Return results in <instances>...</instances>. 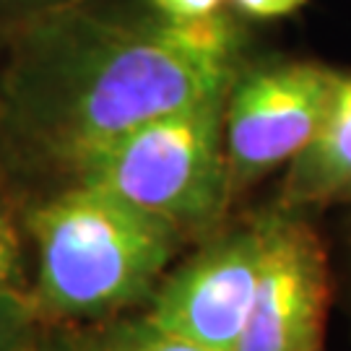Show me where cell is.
Segmentation results:
<instances>
[{
	"label": "cell",
	"instance_id": "cell-5",
	"mask_svg": "<svg viewBox=\"0 0 351 351\" xmlns=\"http://www.w3.org/2000/svg\"><path fill=\"white\" fill-rule=\"evenodd\" d=\"M263 247L261 213L219 229L169 268L141 315L201 351H237L250 320Z\"/></svg>",
	"mask_w": 351,
	"mask_h": 351
},
{
	"label": "cell",
	"instance_id": "cell-15",
	"mask_svg": "<svg viewBox=\"0 0 351 351\" xmlns=\"http://www.w3.org/2000/svg\"><path fill=\"white\" fill-rule=\"evenodd\" d=\"M11 26H13V21H8V19H0V55H3L5 45H8V37H11Z\"/></svg>",
	"mask_w": 351,
	"mask_h": 351
},
{
	"label": "cell",
	"instance_id": "cell-6",
	"mask_svg": "<svg viewBox=\"0 0 351 351\" xmlns=\"http://www.w3.org/2000/svg\"><path fill=\"white\" fill-rule=\"evenodd\" d=\"M261 224L258 284L237 351H323L333 297L326 245L307 213L274 206Z\"/></svg>",
	"mask_w": 351,
	"mask_h": 351
},
{
	"label": "cell",
	"instance_id": "cell-14",
	"mask_svg": "<svg viewBox=\"0 0 351 351\" xmlns=\"http://www.w3.org/2000/svg\"><path fill=\"white\" fill-rule=\"evenodd\" d=\"M32 351H65L63 336H60L58 326H45V330H42V336H39V341H37V346Z\"/></svg>",
	"mask_w": 351,
	"mask_h": 351
},
{
	"label": "cell",
	"instance_id": "cell-2",
	"mask_svg": "<svg viewBox=\"0 0 351 351\" xmlns=\"http://www.w3.org/2000/svg\"><path fill=\"white\" fill-rule=\"evenodd\" d=\"M32 247L29 300L47 326L141 310L185 234L91 185H65L21 206Z\"/></svg>",
	"mask_w": 351,
	"mask_h": 351
},
{
	"label": "cell",
	"instance_id": "cell-13",
	"mask_svg": "<svg viewBox=\"0 0 351 351\" xmlns=\"http://www.w3.org/2000/svg\"><path fill=\"white\" fill-rule=\"evenodd\" d=\"M75 3H86V0H0V19L19 21L26 16H37V13L75 5Z\"/></svg>",
	"mask_w": 351,
	"mask_h": 351
},
{
	"label": "cell",
	"instance_id": "cell-4",
	"mask_svg": "<svg viewBox=\"0 0 351 351\" xmlns=\"http://www.w3.org/2000/svg\"><path fill=\"white\" fill-rule=\"evenodd\" d=\"M336 68L315 60H242L224 97V151L232 193L287 167L323 123Z\"/></svg>",
	"mask_w": 351,
	"mask_h": 351
},
{
	"label": "cell",
	"instance_id": "cell-1",
	"mask_svg": "<svg viewBox=\"0 0 351 351\" xmlns=\"http://www.w3.org/2000/svg\"><path fill=\"white\" fill-rule=\"evenodd\" d=\"M237 13L195 21L75 3L13 21L0 55V177L29 203L73 185L114 138L226 91L242 65Z\"/></svg>",
	"mask_w": 351,
	"mask_h": 351
},
{
	"label": "cell",
	"instance_id": "cell-10",
	"mask_svg": "<svg viewBox=\"0 0 351 351\" xmlns=\"http://www.w3.org/2000/svg\"><path fill=\"white\" fill-rule=\"evenodd\" d=\"M45 326L29 297L0 291V351H32Z\"/></svg>",
	"mask_w": 351,
	"mask_h": 351
},
{
	"label": "cell",
	"instance_id": "cell-9",
	"mask_svg": "<svg viewBox=\"0 0 351 351\" xmlns=\"http://www.w3.org/2000/svg\"><path fill=\"white\" fill-rule=\"evenodd\" d=\"M32 247L26 237L21 203L0 177V291L29 297Z\"/></svg>",
	"mask_w": 351,
	"mask_h": 351
},
{
	"label": "cell",
	"instance_id": "cell-12",
	"mask_svg": "<svg viewBox=\"0 0 351 351\" xmlns=\"http://www.w3.org/2000/svg\"><path fill=\"white\" fill-rule=\"evenodd\" d=\"M226 3L232 5V13H237L239 19H252V21L287 19L307 5V0H226Z\"/></svg>",
	"mask_w": 351,
	"mask_h": 351
},
{
	"label": "cell",
	"instance_id": "cell-7",
	"mask_svg": "<svg viewBox=\"0 0 351 351\" xmlns=\"http://www.w3.org/2000/svg\"><path fill=\"white\" fill-rule=\"evenodd\" d=\"M284 169L278 208L310 213L351 203V71L336 68L323 123Z\"/></svg>",
	"mask_w": 351,
	"mask_h": 351
},
{
	"label": "cell",
	"instance_id": "cell-11",
	"mask_svg": "<svg viewBox=\"0 0 351 351\" xmlns=\"http://www.w3.org/2000/svg\"><path fill=\"white\" fill-rule=\"evenodd\" d=\"M146 5L169 21H195L224 11L226 0H146Z\"/></svg>",
	"mask_w": 351,
	"mask_h": 351
},
{
	"label": "cell",
	"instance_id": "cell-8",
	"mask_svg": "<svg viewBox=\"0 0 351 351\" xmlns=\"http://www.w3.org/2000/svg\"><path fill=\"white\" fill-rule=\"evenodd\" d=\"M65 351H201L149 323L141 310L81 326H58Z\"/></svg>",
	"mask_w": 351,
	"mask_h": 351
},
{
	"label": "cell",
	"instance_id": "cell-3",
	"mask_svg": "<svg viewBox=\"0 0 351 351\" xmlns=\"http://www.w3.org/2000/svg\"><path fill=\"white\" fill-rule=\"evenodd\" d=\"M224 97L226 91H219L136 125L91 156L75 182L107 190L185 237H211L234 201L224 151Z\"/></svg>",
	"mask_w": 351,
	"mask_h": 351
}]
</instances>
